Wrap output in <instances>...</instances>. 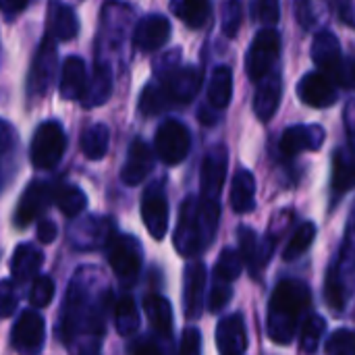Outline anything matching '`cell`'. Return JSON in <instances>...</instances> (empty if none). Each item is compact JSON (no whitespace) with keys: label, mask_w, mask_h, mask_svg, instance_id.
Segmentation results:
<instances>
[{"label":"cell","mask_w":355,"mask_h":355,"mask_svg":"<svg viewBox=\"0 0 355 355\" xmlns=\"http://www.w3.org/2000/svg\"><path fill=\"white\" fill-rule=\"evenodd\" d=\"M310 302L312 295L306 283L287 279L277 285L268 306V337L277 345H289L293 341Z\"/></svg>","instance_id":"cell-1"},{"label":"cell","mask_w":355,"mask_h":355,"mask_svg":"<svg viewBox=\"0 0 355 355\" xmlns=\"http://www.w3.org/2000/svg\"><path fill=\"white\" fill-rule=\"evenodd\" d=\"M220 208L218 202L198 200L189 196L181 204L179 225L175 231V248L181 256L191 258L200 254L206 245H210L216 227H218Z\"/></svg>","instance_id":"cell-2"},{"label":"cell","mask_w":355,"mask_h":355,"mask_svg":"<svg viewBox=\"0 0 355 355\" xmlns=\"http://www.w3.org/2000/svg\"><path fill=\"white\" fill-rule=\"evenodd\" d=\"M202 85V71L196 67H181L168 71L160 81L144 87L139 96V112L154 116L173 104H187L196 98Z\"/></svg>","instance_id":"cell-3"},{"label":"cell","mask_w":355,"mask_h":355,"mask_svg":"<svg viewBox=\"0 0 355 355\" xmlns=\"http://www.w3.org/2000/svg\"><path fill=\"white\" fill-rule=\"evenodd\" d=\"M67 148V135L60 123L56 121H44L31 139V164L40 171H48L54 168Z\"/></svg>","instance_id":"cell-4"},{"label":"cell","mask_w":355,"mask_h":355,"mask_svg":"<svg viewBox=\"0 0 355 355\" xmlns=\"http://www.w3.org/2000/svg\"><path fill=\"white\" fill-rule=\"evenodd\" d=\"M279 52H281V33L272 27L262 29L254 37V42L248 50V58H245L248 77L252 81H258L260 77H264L272 69Z\"/></svg>","instance_id":"cell-5"},{"label":"cell","mask_w":355,"mask_h":355,"mask_svg":"<svg viewBox=\"0 0 355 355\" xmlns=\"http://www.w3.org/2000/svg\"><path fill=\"white\" fill-rule=\"evenodd\" d=\"M189 146H191V135L183 123L166 121L158 127L154 148L162 162H166L171 166L183 162L189 154Z\"/></svg>","instance_id":"cell-6"},{"label":"cell","mask_w":355,"mask_h":355,"mask_svg":"<svg viewBox=\"0 0 355 355\" xmlns=\"http://www.w3.org/2000/svg\"><path fill=\"white\" fill-rule=\"evenodd\" d=\"M108 262L119 279L133 281L141 268V245L131 235H114L108 243Z\"/></svg>","instance_id":"cell-7"},{"label":"cell","mask_w":355,"mask_h":355,"mask_svg":"<svg viewBox=\"0 0 355 355\" xmlns=\"http://www.w3.org/2000/svg\"><path fill=\"white\" fill-rule=\"evenodd\" d=\"M141 218L144 225L148 229V233L160 241L164 239L166 231H168V202L162 189V183H154L144 191L141 198Z\"/></svg>","instance_id":"cell-8"},{"label":"cell","mask_w":355,"mask_h":355,"mask_svg":"<svg viewBox=\"0 0 355 355\" xmlns=\"http://www.w3.org/2000/svg\"><path fill=\"white\" fill-rule=\"evenodd\" d=\"M227 148L225 146H214L204 162H202V175H200V189H202V200L208 202H218L225 177H227V164H229V156H227Z\"/></svg>","instance_id":"cell-9"},{"label":"cell","mask_w":355,"mask_h":355,"mask_svg":"<svg viewBox=\"0 0 355 355\" xmlns=\"http://www.w3.org/2000/svg\"><path fill=\"white\" fill-rule=\"evenodd\" d=\"M54 67H56L54 37L46 35L33 56V62H31V73H29V92L31 94L44 96L48 92L52 77H54Z\"/></svg>","instance_id":"cell-10"},{"label":"cell","mask_w":355,"mask_h":355,"mask_svg":"<svg viewBox=\"0 0 355 355\" xmlns=\"http://www.w3.org/2000/svg\"><path fill=\"white\" fill-rule=\"evenodd\" d=\"M297 96L312 108H329L337 102V87L324 73H306L297 83Z\"/></svg>","instance_id":"cell-11"},{"label":"cell","mask_w":355,"mask_h":355,"mask_svg":"<svg viewBox=\"0 0 355 355\" xmlns=\"http://www.w3.org/2000/svg\"><path fill=\"white\" fill-rule=\"evenodd\" d=\"M327 139V131L320 125H295L285 129L281 137V152L289 158L297 156L300 152H316L322 148Z\"/></svg>","instance_id":"cell-12"},{"label":"cell","mask_w":355,"mask_h":355,"mask_svg":"<svg viewBox=\"0 0 355 355\" xmlns=\"http://www.w3.org/2000/svg\"><path fill=\"white\" fill-rule=\"evenodd\" d=\"M281 96H283V81L279 73L268 71L264 77L258 79V89L254 96V112L262 123H268L275 116L281 104Z\"/></svg>","instance_id":"cell-13"},{"label":"cell","mask_w":355,"mask_h":355,"mask_svg":"<svg viewBox=\"0 0 355 355\" xmlns=\"http://www.w3.org/2000/svg\"><path fill=\"white\" fill-rule=\"evenodd\" d=\"M171 37V21L162 15L144 17L133 33V42L141 52H154L166 44Z\"/></svg>","instance_id":"cell-14"},{"label":"cell","mask_w":355,"mask_h":355,"mask_svg":"<svg viewBox=\"0 0 355 355\" xmlns=\"http://www.w3.org/2000/svg\"><path fill=\"white\" fill-rule=\"evenodd\" d=\"M216 347L225 355H239L248 349V333L241 314L227 316L216 329Z\"/></svg>","instance_id":"cell-15"},{"label":"cell","mask_w":355,"mask_h":355,"mask_svg":"<svg viewBox=\"0 0 355 355\" xmlns=\"http://www.w3.org/2000/svg\"><path fill=\"white\" fill-rule=\"evenodd\" d=\"M154 166V154L150 146L141 139H135L129 148L127 162L121 171V179L125 185H139Z\"/></svg>","instance_id":"cell-16"},{"label":"cell","mask_w":355,"mask_h":355,"mask_svg":"<svg viewBox=\"0 0 355 355\" xmlns=\"http://www.w3.org/2000/svg\"><path fill=\"white\" fill-rule=\"evenodd\" d=\"M48 202H50V191H48L46 183L35 181V183L27 185V189L23 191V196L19 200V206L15 212V223L19 227H27L46 210Z\"/></svg>","instance_id":"cell-17"},{"label":"cell","mask_w":355,"mask_h":355,"mask_svg":"<svg viewBox=\"0 0 355 355\" xmlns=\"http://www.w3.org/2000/svg\"><path fill=\"white\" fill-rule=\"evenodd\" d=\"M48 31L54 40L69 42L79 33V19L75 10L62 0L48 2Z\"/></svg>","instance_id":"cell-18"},{"label":"cell","mask_w":355,"mask_h":355,"mask_svg":"<svg viewBox=\"0 0 355 355\" xmlns=\"http://www.w3.org/2000/svg\"><path fill=\"white\" fill-rule=\"evenodd\" d=\"M204 287H206V266L202 262H193L185 270V316L189 320L200 318L202 314V302H204Z\"/></svg>","instance_id":"cell-19"},{"label":"cell","mask_w":355,"mask_h":355,"mask_svg":"<svg viewBox=\"0 0 355 355\" xmlns=\"http://www.w3.org/2000/svg\"><path fill=\"white\" fill-rule=\"evenodd\" d=\"M44 343V318L35 312H23L12 329V345L21 352H35Z\"/></svg>","instance_id":"cell-20"},{"label":"cell","mask_w":355,"mask_h":355,"mask_svg":"<svg viewBox=\"0 0 355 355\" xmlns=\"http://www.w3.org/2000/svg\"><path fill=\"white\" fill-rule=\"evenodd\" d=\"M272 243H277V241L268 239V243L262 245L252 229H248V227L239 229V248H241L239 254H241L243 264H248L254 275L268 262L270 252H272Z\"/></svg>","instance_id":"cell-21"},{"label":"cell","mask_w":355,"mask_h":355,"mask_svg":"<svg viewBox=\"0 0 355 355\" xmlns=\"http://www.w3.org/2000/svg\"><path fill=\"white\" fill-rule=\"evenodd\" d=\"M112 94V73L108 69V64H96V71L92 75V79H87L85 89L81 94V104L85 108H96L100 104H104Z\"/></svg>","instance_id":"cell-22"},{"label":"cell","mask_w":355,"mask_h":355,"mask_svg":"<svg viewBox=\"0 0 355 355\" xmlns=\"http://www.w3.org/2000/svg\"><path fill=\"white\" fill-rule=\"evenodd\" d=\"M87 83L85 62L79 56H69L62 64L60 73V98L62 100H79Z\"/></svg>","instance_id":"cell-23"},{"label":"cell","mask_w":355,"mask_h":355,"mask_svg":"<svg viewBox=\"0 0 355 355\" xmlns=\"http://www.w3.org/2000/svg\"><path fill=\"white\" fill-rule=\"evenodd\" d=\"M231 206L237 214L252 212L256 206V179L248 168H239L231 183Z\"/></svg>","instance_id":"cell-24"},{"label":"cell","mask_w":355,"mask_h":355,"mask_svg":"<svg viewBox=\"0 0 355 355\" xmlns=\"http://www.w3.org/2000/svg\"><path fill=\"white\" fill-rule=\"evenodd\" d=\"M312 58L322 73H329L341 58L343 50L333 31H320L312 42Z\"/></svg>","instance_id":"cell-25"},{"label":"cell","mask_w":355,"mask_h":355,"mask_svg":"<svg viewBox=\"0 0 355 355\" xmlns=\"http://www.w3.org/2000/svg\"><path fill=\"white\" fill-rule=\"evenodd\" d=\"M355 187V150L341 148L333 158V191L337 196L347 193Z\"/></svg>","instance_id":"cell-26"},{"label":"cell","mask_w":355,"mask_h":355,"mask_svg":"<svg viewBox=\"0 0 355 355\" xmlns=\"http://www.w3.org/2000/svg\"><path fill=\"white\" fill-rule=\"evenodd\" d=\"M44 262V256L37 248L29 245V243H23L15 250L12 254V260H10V272H12V279L17 281H27L31 279L40 266Z\"/></svg>","instance_id":"cell-27"},{"label":"cell","mask_w":355,"mask_h":355,"mask_svg":"<svg viewBox=\"0 0 355 355\" xmlns=\"http://www.w3.org/2000/svg\"><path fill=\"white\" fill-rule=\"evenodd\" d=\"M144 308H146V314L150 318L152 329L160 337H171V333H173V308H171L168 300H164L162 295H148Z\"/></svg>","instance_id":"cell-28"},{"label":"cell","mask_w":355,"mask_h":355,"mask_svg":"<svg viewBox=\"0 0 355 355\" xmlns=\"http://www.w3.org/2000/svg\"><path fill=\"white\" fill-rule=\"evenodd\" d=\"M233 96V73L229 67H216L208 83V102L212 108H227Z\"/></svg>","instance_id":"cell-29"},{"label":"cell","mask_w":355,"mask_h":355,"mask_svg":"<svg viewBox=\"0 0 355 355\" xmlns=\"http://www.w3.org/2000/svg\"><path fill=\"white\" fill-rule=\"evenodd\" d=\"M173 12L189 27L200 29L210 19V0H171Z\"/></svg>","instance_id":"cell-30"},{"label":"cell","mask_w":355,"mask_h":355,"mask_svg":"<svg viewBox=\"0 0 355 355\" xmlns=\"http://www.w3.org/2000/svg\"><path fill=\"white\" fill-rule=\"evenodd\" d=\"M108 141H110V131L104 123H94L81 133V152L89 160H100L108 152Z\"/></svg>","instance_id":"cell-31"},{"label":"cell","mask_w":355,"mask_h":355,"mask_svg":"<svg viewBox=\"0 0 355 355\" xmlns=\"http://www.w3.org/2000/svg\"><path fill=\"white\" fill-rule=\"evenodd\" d=\"M54 202L60 208V212L64 216H71V218L81 214L85 210V206H87L85 193L77 185H73V183H62L56 189V193H54Z\"/></svg>","instance_id":"cell-32"},{"label":"cell","mask_w":355,"mask_h":355,"mask_svg":"<svg viewBox=\"0 0 355 355\" xmlns=\"http://www.w3.org/2000/svg\"><path fill=\"white\" fill-rule=\"evenodd\" d=\"M114 327H116L119 335H123V337H129L137 331L139 314H137V306H135L131 295H123L121 300H116V304H114Z\"/></svg>","instance_id":"cell-33"},{"label":"cell","mask_w":355,"mask_h":355,"mask_svg":"<svg viewBox=\"0 0 355 355\" xmlns=\"http://www.w3.org/2000/svg\"><path fill=\"white\" fill-rule=\"evenodd\" d=\"M314 237H316V225L314 223H302L297 229H295V233L291 235V239H289V243H287V248H285V252H283V258L285 260H295V258H300L312 243H314Z\"/></svg>","instance_id":"cell-34"},{"label":"cell","mask_w":355,"mask_h":355,"mask_svg":"<svg viewBox=\"0 0 355 355\" xmlns=\"http://www.w3.org/2000/svg\"><path fill=\"white\" fill-rule=\"evenodd\" d=\"M241 268H243V260H241V254L227 248L223 250L216 266H214V277L216 281H225V283H233L239 275H241Z\"/></svg>","instance_id":"cell-35"},{"label":"cell","mask_w":355,"mask_h":355,"mask_svg":"<svg viewBox=\"0 0 355 355\" xmlns=\"http://www.w3.org/2000/svg\"><path fill=\"white\" fill-rule=\"evenodd\" d=\"M327 329V322L322 316L318 314H310L304 322V329H302V343H300V349L304 354H314L320 345V339H322V333Z\"/></svg>","instance_id":"cell-36"},{"label":"cell","mask_w":355,"mask_h":355,"mask_svg":"<svg viewBox=\"0 0 355 355\" xmlns=\"http://www.w3.org/2000/svg\"><path fill=\"white\" fill-rule=\"evenodd\" d=\"M220 21H223V33L227 37H235L241 27V21H243V2L241 0H223Z\"/></svg>","instance_id":"cell-37"},{"label":"cell","mask_w":355,"mask_h":355,"mask_svg":"<svg viewBox=\"0 0 355 355\" xmlns=\"http://www.w3.org/2000/svg\"><path fill=\"white\" fill-rule=\"evenodd\" d=\"M324 295L327 302L331 306L333 312H341L345 306V293H343V283H341V275L337 268H331L324 281Z\"/></svg>","instance_id":"cell-38"},{"label":"cell","mask_w":355,"mask_h":355,"mask_svg":"<svg viewBox=\"0 0 355 355\" xmlns=\"http://www.w3.org/2000/svg\"><path fill=\"white\" fill-rule=\"evenodd\" d=\"M324 352L331 355H354L355 354V331L341 329L331 335L324 345Z\"/></svg>","instance_id":"cell-39"},{"label":"cell","mask_w":355,"mask_h":355,"mask_svg":"<svg viewBox=\"0 0 355 355\" xmlns=\"http://www.w3.org/2000/svg\"><path fill=\"white\" fill-rule=\"evenodd\" d=\"M324 75H329L335 85H341L345 89H355V58H341Z\"/></svg>","instance_id":"cell-40"},{"label":"cell","mask_w":355,"mask_h":355,"mask_svg":"<svg viewBox=\"0 0 355 355\" xmlns=\"http://www.w3.org/2000/svg\"><path fill=\"white\" fill-rule=\"evenodd\" d=\"M54 297V281L50 277H37L29 291V302L35 308H46Z\"/></svg>","instance_id":"cell-41"},{"label":"cell","mask_w":355,"mask_h":355,"mask_svg":"<svg viewBox=\"0 0 355 355\" xmlns=\"http://www.w3.org/2000/svg\"><path fill=\"white\" fill-rule=\"evenodd\" d=\"M256 19L264 25H275L281 19V0H256Z\"/></svg>","instance_id":"cell-42"},{"label":"cell","mask_w":355,"mask_h":355,"mask_svg":"<svg viewBox=\"0 0 355 355\" xmlns=\"http://www.w3.org/2000/svg\"><path fill=\"white\" fill-rule=\"evenodd\" d=\"M231 295H233V291H231L229 283L216 281L214 287H212V291H210V297H208L210 312H220V310L231 302Z\"/></svg>","instance_id":"cell-43"},{"label":"cell","mask_w":355,"mask_h":355,"mask_svg":"<svg viewBox=\"0 0 355 355\" xmlns=\"http://www.w3.org/2000/svg\"><path fill=\"white\" fill-rule=\"evenodd\" d=\"M15 308H17V295H15L12 283L10 281H2L0 283V318L12 316Z\"/></svg>","instance_id":"cell-44"},{"label":"cell","mask_w":355,"mask_h":355,"mask_svg":"<svg viewBox=\"0 0 355 355\" xmlns=\"http://www.w3.org/2000/svg\"><path fill=\"white\" fill-rule=\"evenodd\" d=\"M200 347H202V335H200V331L193 329V327L191 329H185L183 335H181V345H179L181 354L193 355L200 352Z\"/></svg>","instance_id":"cell-45"},{"label":"cell","mask_w":355,"mask_h":355,"mask_svg":"<svg viewBox=\"0 0 355 355\" xmlns=\"http://www.w3.org/2000/svg\"><path fill=\"white\" fill-rule=\"evenodd\" d=\"M15 141H17V133H15L12 125L0 119V156L10 152Z\"/></svg>","instance_id":"cell-46"},{"label":"cell","mask_w":355,"mask_h":355,"mask_svg":"<svg viewBox=\"0 0 355 355\" xmlns=\"http://www.w3.org/2000/svg\"><path fill=\"white\" fill-rule=\"evenodd\" d=\"M56 233H58L56 223H52V220H48V218L40 220V225H37V239H40L42 243H52V241L56 239Z\"/></svg>","instance_id":"cell-47"},{"label":"cell","mask_w":355,"mask_h":355,"mask_svg":"<svg viewBox=\"0 0 355 355\" xmlns=\"http://www.w3.org/2000/svg\"><path fill=\"white\" fill-rule=\"evenodd\" d=\"M27 6V0H0V10L8 17L19 15Z\"/></svg>","instance_id":"cell-48"},{"label":"cell","mask_w":355,"mask_h":355,"mask_svg":"<svg viewBox=\"0 0 355 355\" xmlns=\"http://www.w3.org/2000/svg\"><path fill=\"white\" fill-rule=\"evenodd\" d=\"M129 352L131 354H137V355H156L160 354V349L152 343V341H148V339H141L139 343H135V345H131L129 347Z\"/></svg>","instance_id":"cell-49"}]
</instances>
